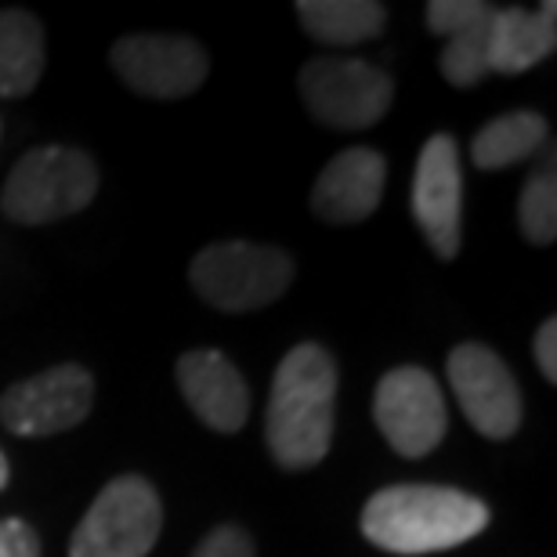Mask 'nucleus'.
<instances>
[{"label": "nucleus", "instance_id": "obj_1", "mask_svg": "<svg viewBox=\"0 0 557 557\" xmlns=\"http://www.w3.org/2000/svg\"><path fill=\"white\" fill-rule=\"evenodd\" d=\"M337 420V362L322 344H297L272 376L264 442L278 467L308 471L322 463Z\"/></svg>", "mask_w": 557, "mask_h": 557}, {"label": "nucleus", "instance_id": "obj_11", "mask_svg": "<svg viewBox=\"0 0 557 557\" xmlns=\"http://www.w3.org/2000/svg\"><path fill=\"white\" fill-rule=\"evenodd\" d=\"M413 218L428 247L442 261L460 253V218H463V171L460 149L449 135H434L420 149L413 174Z\"/></svg>", "mask_w": 557, "mask_h": 557}, {"label": "nucleus", "instance_id": "obj_18", "mask_svg": "<svg viewBox=\"0 0 557 557\" xmlns=\"http://www.w3.org/2000/svg\"><path fill=\"white\" fill-rule=\"evenodd\" d=\"M493 15H496V8L478 22H471L467 29L445 37L449 44L442 48L438 65H442V76L453 87H474L488 76V26H493Z\"/></svg>", "mask_w": 557, "mask_h": 557}, {"label": "nucleus", "instance_id": "obj_4", "mask_svg": "<svg viewBox=\"0 0 557 557\" xmlns=\"http://www.w3.org/2000/svg\"><path fill=\"white\" fill-rule=\"evenodd\" d=\"M188 283L207 305L228 315L275 305L294 283L289 253L264 243H210L188 264Z\"/></svg>", "mask_w": 557, "mask_h": 557}, {"label": "nucleus", "instance_id": "obj_23", "mask_svg": "<svg viewBox=\"0 0 557 557\" xmlns=\"http://www.w3.org/2000/svg\"><path fill=\"white\" fill-rule=\"evenodd\" d=\"M532 351H536L540 373L547 376L550 384H557V319H547V322H543V326L536 330Z\"/></svg>", "mask_w": 557, "mask_h": 557}, {"label": "nucleus", "instance_id": "obj_16", "mask_svg": "<svg viewBox=\"0 0 557 557\" xmlns=\"http://www.w3.org/2000/svg\"><path fill=\"white\" fill-rule=\"evenodd\" d=\"M44 26L37 15L22 8L0 11V95L22 98L44 76Z\"/></svg>", "mask_w": 557, "mask_h": 557}, {"label": "nucleus", "instance_id": "obj_21", "mask_svg": "<svg viewBox=\"0 0 557 557\" xmlns=\"http://www.w3.org/2000/svg\"><path fill=\"white\" fill-rule=\"evenodd\" d=\"M193 557H258V554H253V540L239 525H218L199 540Z\"/></svg>", "mask_w": 557, "mask_h": 557}, {"label": "nucleus", "instance_id": "obj_12", "mask_svg": "<svg viewBox=\"0 0 557 557\" xmlns=\"http://www.w3.org/2000/svg\"><path fill=\"white\" fill-rule=\"evenodd\" d=\"M387 160L376 149H344L322 166L311 188V210L326 225H359L381 207Z\"/></svg>", "mask_w": 557, "mask_h": 557}, {"label": "nucleus", "instance_id": "obj_20", "mask_svg": "<svg viewBox=\"0 0 557 557\" xmlns=\"http://www.w3.org/2000/svg\"><path fill=\"white\" fill-rule=\"evenodd\" d=\"M496 4H482V0H431L428 4V29L438 37H453V33L467 29L471 22L488 15Z\"/></svg>", "mask_w": 557, "mask_h": 557}, {"label": "nucleus", "instance_id": "obj_24", "mask_svg": "<svg viewBox=\"0 0 557 557\" xmlns=\"http://www.w3.org/2000/svg\"><path fill=\"white\" fill-rule=\"evenodd\" d=\"M8 474H11V471H8V460H4V453H0V488L8 485Z\"/></svg>", "mask_w": 557, "mask_h": 557}, {"label": "nucleus", "instance_id": "obj_19", "mask_svg": "<svg viewBox=\"0 0 557 557\" xmlns=\"http://www.w3.org/2000/svg\"><path fill=\"white\" fill-rule=\"evenodd\" d=\"M518 225L532 247H547L557 239V177L554 166L536 171L521 188L518 199Z\"/></svg>", "mask_w": 557, "mask_h": 557}, {"label": "nucleus", "instance_id": "obj_8", "mask_svg": "<svg viewBox=\"0 0 557 557\" xmlns=\"http://www.w3.org/2000/svg\"><path fill=\"white\" fill-rule=\"evenodd\" d=\"M91 406V373L76 362H62L22 384H11L0 398V423L18 438H48L84 423Z\"/></svg>", "mask_w": 557, "mask_h": 557}, {"label": "nucleus", "instance_id": "obj_5", "mask_svg": "<svg viewBox=\"0 0 557 557\" xmlns=\"http://www.w3.org/2000/svg\"><path fill=\"white\" fill-rule=\"evenodd\" d=\"M163 532V504L138 474L113 478L73 532L70 557H145Z\"/></svg>", "mask_w": 557, "mask_h": 557}, {"label": "nucleus", "instance_id": "obj_3", "mask_svg": "<svg viewBox=\"0 0 557 557\" xmlns=\"http://www.w3.org/2000/svg\"><path fill=\"white\" fill-rule=\"evenodd\" d=\"M98 193V166L87 152L65 145H44L11 166L0 210L18 225H51L73 218Z\"/></svg>", "mask_w": 557, "mask_h": 557}, {"label": "nucleus", "instance_id": "obj_17", "mask_svg": "<svg viewBox=\"0 0 557 557\" xmlns=\"http://www.w3.org/2000/svg\"><path fill=\"white\" fill-rule=\"evenodd\" d=\"M543 141H547V120L532 109H515L478 131L471 141V160L482 171H504V166L529 160Z\"/></svg>", "mask_w": 557, "mask_h": 557}, {"label": "nucleus", "instance_id": "obj_6", "mask_svg": "<svg viewBox=\"0 0 557 557\" xmlns=\"http://www.w3.org/2000/svg\"><path fill=\"white\" fill-rule=\"evenodd\" d=\"M300 98L308 113L326 127L366 131L392 109L395 84L381 65L362 59H311L300 65Z\"/></svg>", "mask_w": 557, "mask_h": 557}, {"label": "nucleus", "instance_id": "obj_2", "mask_svg": "<svg viewBox=\"0 0 557 557\" xmlns=\"http://www.w3.org/2000/svg\"><path fill=\"white\" fill-rule=\"evenodd\" d=\"M485 499L453 485H387L362 507V536L387 554L453 550L488 529Z\"/></svg>", "mask_w": 557, "mask_h": 557}, {"label": "nucleus", "instance_id": "obj_14", "mask_svg": "<svg viewBox=\"0 0 557 557\" xmlns=\"http://www.w3.org/2000/svg\"><path fill=\"white\" fill-rule=\"evenodd\" d=\"M557 48V4L547 0L540 11L496 8L488 26V73L518 76L550 59Z\"/></svg>", "mask_w": 557, "mask_h": 557}, {"label": "nucleus", "instance_id": "obj_10", "mask_svg": "<svg viewBox=\"0 0 557 557\" xmlns=\"http://www.w3.org/2000/svg\"><path fill=\"white\" fill-rule=\"evenodd\" d=\"M445 370H449L456 403L478 434L504 442L521 428V387L493 348L460 344L449 351Z\"/></svg>", "mask_w": 557, "mask_h": 557}, {"label": "nucleus", "instance_id": "obj_22", "mask_svg": "<svg viewBox=\"0 0 557 557\" xmlns=\"http://www.w3.org/2000/svg\"><path fill=\"white\" fill-rule=\"evenodd\" d=\"M0 557H40V536L29 521L4 518L0 521Z\"/></svg>", "mask_w": 557, "mask_h": 557}, {"label": "nucleus", "instance_id": "obj_15", "mask_svg": "<svg viewBox=\"0 0 557 557\" xmlns=\"http://www.w3.org/2000/svg\"><path fill=\"white\" fill-rule=\"evenodd\" d=\"M297 18L311 40L333 48L376 40L387 26V8L376 0H300Z\"/></svg>", "mask_w": 557, "mask_h": 557}, {"label": "nucleus", "instance_id": "obj_9", "mask_svg": "<svg viewBox=\"0 0 557 557\" xmlns=\"http://www.w3.org/2000/svg\"><path fill=\"white\" fill-rule=\"evenodd\" d=\"M116 76L135 95L145 98H185L203 87L210 62L207 51L188 37L171 33H138V37H120L109 51Z\"/></svg>", "mask_w": 557, "mask_h": 557}, {"label": "nucleus", "instance_id": "obj_7", "mask_svg": "<svg viewBox=\"0 0 557 557\" xmlns=\"http://www.w3.org/2000/svg\"><path fill=\"white\" fill-rule=\"evenodd\" d=\"M373 417L387 445L406 460L434 453L449 431L442 387L420 366H398V370L384 373V381L376 384Z\"/></svg>", "mask_w": 557, "mask_h": 557}, {"label": "nucleus", "instance_id": "obj_13", "mask_svg": "<svg viewBox=\"0 0 557 557\" xmlns=\"http://www.w3.org/2000/svg\"><path fill=\"white\" fill-rule=\"evenodd\" d=\"M177 387L188 409L210 431L236 434L250 417V392L243 373L221 351H188L177 359Z\"/></svg>", "mask_w": 557, "mask_h": 557}]
</instances>
